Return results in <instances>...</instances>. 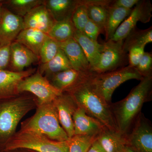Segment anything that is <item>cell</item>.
Wrapping results in <instances>:
<instances>
[{"mask_svg": "<svg viewBox=\"0 0 152 152\" xmlns=\"http://www.w3.org/2000/svg\"><path fill=\"white\" fill-rule=\"evenodd\" d=\"M152 76L144 77L124 99L110 104L111 109L118 131L123 135L128 132L141 113L144 104L151 100Z\"/></svg>", "mask_w": 152, "mask_h": 152, "instance_id": "obj_1", "label": "cell"}, {"mask_svg": "<svg viewBox=\"0 0 152 152\" xmlns=\"http://www.w3.org/2000/svg\"><path fill=\"white\" fill-rule=\"evenodd\" d=\"M93 73L67 93L77 107L84 110L88 115L100 122L107 129L118 132L110 104L105 100L91 81Z\"/></svg>", "mask_w": 152, "mask_h": 152, "instance_id": "obj_2", "label": "cell"}, {"mask_svg": "<svg viewBox=\"0 0 152 152\" xmlns=\"http://www.w3.org/2000/svg\"><path fill=\"white\" fill-rule=\"evenodd\" d=\"M38 104L36 97L28 93L0 101V152L16 133L22 118Z\"/></svg>", "mask_w": 152, "mask_h": 152, "instance_id": "obj_3", "label": "cell"}, {"mask_svg": "<svg viewBox=\"0 0 152 152\" xmlns=\"http://www.w3.org/2000/svg\"><path fill=\"white\" fill-rule=\"evenodd\" d=\"M35 113L21 123L19 130L32 131L58 141H67L66 133L60 124L53 102L38 105Z\"/></svg>", "mask_w": 152, "mask_h": 152, "instance_id": "obj_4", "label": "cell"}, {"mask_svg": "<svg viewBox=\"0 0 152 152\" xmlns=\"http://www.w3.org/2000/svg\"><path fill=\"white\" fill-rule=\"evenodd\" d=\"M18 149H26L37 152H69L68 141L54 140L32 131L17 132L3 152Z\"/></svg>", "mask_w": 152, "mask_h": 152, "instance_id": "obj_5", "label": "cell"}, {"mask_svg": "<svg viewBox=\"0 0 152 152\" xmlns=\"http://www.w3.org/2000/svg\"><path fill=\"white\" fill-rule=\"evenodd\" d=\"M143 78L135 67L128 65L104 73H94L91 79L96 89L108 103L111 104L113 94L120 85L129 80H141Z\"/></svg>", "mask_w": 152, "mask_h": 152, "instance_id": "obj_6", "label": "cell"}, {"mask_svg": "<svg viewBox=\"0 0 152 152\" xmlns=\"http://www.w3.org/2000/svg\"><path fill=\"white\" fill-rule=\"evenodd\" d=\"M124 40L106 41L97 64L91 70L96 74L104 73L124 67L128 63V54L123 49Z\"/></svg>", "mask_w": 152, "mask_h": 152, "instance_id": "obj_7", "label": "cell"}, {"mask_svg": "<svg viewBox=\"0 0 152 152\" xmlns=\"http://www.w3.org/2000/svg\"><path fill=\"white\" fill-rule=\"evenodd\" d=\"M18 91L20 94L28 93L34 95L37 99L38 105L52 102L62 94L37 70L22 80Z\"/></svg>", "mask_w": 152, "mask_h": 152, "instance_id": "obj_8", "label": "cell"}, {"mask_svg": "<svg viewBox=\"0 0 152 152\" xmlns=\"http://www.w3.org/2000/svg\"><path fill=\"white\" fill-rule=\"evenodd\" d=\"M131 132L125 134L126 145L134 152H152V128L151 122L140 113Z\"/></svg>", "mask_w": 152, "mask_h": 152, "instance_id": "obj_9", "label": "cell"}, {"mask_svg": "<svg viewBox=\"0 0 152 152\" xmlns=\"http://www.w3.org/2000/svg\"><path fill=\"white\" fill-rule=\"evenodd\" d=\"M152 6L149 0H139L129 15L120 25L110 40H124L138 22L149 23L151 18Z\"/></svg>", "mask_w": 152, "mask_h": 152, "instance_id": "obj_10", "label": "cell"}, {"mask_svg": "<svg viewBox=\"0 0 152 152\" xmlns=\"http://www.w3.org/2000/svg\"><path fill=\"white\" fill-rule=\"evenodd\" d=\"M60 124L66 133L69 139L74 136L73 116L77 107L74 99L69 93H63L53 102Z\"/></svg>", "mask_w": 152, "mask_h": 152, "instance_id": "obj_11", "label": "cell"}, {"mask_svg": "<svg viewBox=\"0 0 152 152\" xmlns=\"http://www.w3.org/2000/svg\"><path fill=\"white\" fill-rule=\"evenodd\" d=\"M36 71L35 69H30L22 72L9 69L0 70V101L13 98L20 94L18 91L19 84Z\"/></svg>", "mask_w": 152, "mask_h": 152, "instance_id": "obj_12", "label": "cell"}, {"mask_svg": "<svg viewBox=\"0 0 152 152\" xmlns=\"http://www.w3.org/2000/svg\"><path fill=\"white\" fill-rule=\"evenodd\" d=\"M24 29L23 18L12 13L3 6L0 22V45H11Z\"/></svg>", "mask_w": 152, "mask_h": 152, "instance_id": "obj_13", "label": "cell"}, {"mask_svg": "<svg viewBox=\"0 0 152 152\" xmlns=\"http://www.w3.org/2000/svg\"><path fill=\"white\" fill-rule=\"evenodd\" d=\"M74 135L97 137L106 128L97 120L90 116L81 108L77 107L73 116Z\"/></svg>", "mask_w": 152, "mask_h": 152, "instance_id": "obj_14", "label": "cell"}, {"mask_svg": "<svg viewBox=\"0 0 152 152\" xmlns=\"http://www.w3.org/2000/svg\"><path fill=\"white\" fill-rule=\"evenodd\" d=\"M92 73L71 69L55 74L48 80L60 92H68L88 77Z\"/></svg>", "mask_w": 152, "mask_h": 152, "instance_id": "obj_15", "label": "cell"}, {"mask_svg": "<svg viewBox=\"0 0 152 152\" xmlns=\"http://www.w3.org/2000/svg\"><path fill=\"white\" fill-rule=\"evenodd\" d=\"M23 18L24 29H35L48 34L56 22L44 4L33 9Z\"/></svg>", "mask_w": 152, "mask_h": 152, "instance_id": "obj_16", "label": "cell"}, {"mask_svg": "<svg viewBox=\"0 0 152 152\" xmlns=\"http://www.w3.org/2000/svg\"><path fill=\"white\" fill-rule=\"evenodd\" d=\"M39 61V57L24 46L14 42L10 45V70L22 72Z\"/></svg>", "mask_w": 152, "mask_h": 152, "instance_id": "obj_17", "label": "cell"}, {"mask_svg": "<svg viewBox=\"0 0 152 152\" xmlns=\"http://www.w3.org/2000/svg\"><path fill=\"white\" fill-rule=\"evenodd\" d=\"M70 63L72 68L76 70L91 72L88 61L81 47L74 38L59 43Z\"/></svg>", "mask_w": 152, "mask_h": 152, "instance_id": "obj_18", "label": "cell"}, {"mask_svg": "<svg viewBox=\"0 0 152 152\" xmlns=\"http://www.w3.org/2000/svg\"><path fill=\"white\" fill-rule=\"evenodd\" d=\"M83 0H45L44 4L56 22L71 19Z\"/></svg>", "mask_w": 152, "mask_h": 152, "instance_id": "obj_19", "label": "cell"}, {"mask_svg": "<svg viewBox=\"0 0 152 152\" xmlns=\"http://www.w3.org/2000/svg\"><path fill=\"white\" fill-rule=\"evenodd\" d=\"M48 37V34L39 30L26 28L21 31L14 42L24 46L39 57L41 47Z\"/></svg>", "mask_w": 152, "mask_h": 152, "instance_id": "obj_20", "label": "cell"}, {"mask_svg": "<svg viewBox=\"0 0 152 152\" xmlns=\"http://www.w3.org/2000/svg\"><path fill=\"white\" fill-rule=\"evenodd\" d=\"M74 39L81 47L89 63L91 70L96 65L99 58L102 44L91 39L81 32L76 30Z\"/></svg>", "mask_w": 152, "mask_h": 152, "instance_id": "obj_21", "label": "cell"}, {"mask_svg": "<svg viewBox=\"0 0 152 152\" xmlns=\"http://www.w3.org/2000/svg\"><path fill=\"white\" fill-rule=\"evenodd\" d=\"M111 0H86L89 19L102 28L105 27Z\"/></svg>", "mask_w": 152, "mask_h": 152, "instance_id": "obj_22", "label": "cell"}, {"mask_svg": "<svg viewBox=\"0 0 152 152\" xmlns=\"http://www.w3.org/2000/svg\"><path fill=\"white\" fill-rule=\"evenodd\" d=\"M71 69L72 68L67 57L60 48L54 58L48 62L41 64L37 71L48 79L55 74Z\"/></svg>", "mask_w": 152, "mask_h": 152, "instance_id": "obj_23", "label": "cell"}, {"mask_svg": "<svg viewBox=\"0 0 152 152\" xmlns=\"http://www.w3.org/2000/svg\"><path fill=\"white\" fill-rule=\"evenodd\" d=\"M132 10V9L109 7L104 34L106 41L111 39L120 25L129 15Z\"/></svg>", "mask_w": 152, "mask_h": 152, "instance_id": "obj_24", "label": "cell"}, {"mask_svg": "<svg viewBox=\"0 0 152 152\" xmlns=\"http://www.w3.org/2000/svg\"><path fill=\"white\" fill-rule=\"evenodd\" d=\"M152 42V26L145 30L137 28L136 27L124 40L123 49L125 53H128L129 50L134 47L145 46Z\"/></svg>", "mask_w": 152, "mask_h": 152, "instance_id": "obj_25", "label": "cell"}, {"mask_svg": "<svg viewBox=\"0 0 152 152\" xmlns=\"http://www.w3.org/2000/svg\"><path fill=\"white\" fill-rule=\"evenodd\" d=\"M125 135L119 132L105 129L97 138V140L106 152H116L119 148L126 145Z\"/></svg>", "mask_w": 152, "mask_h": 152, "instance_id": "obj_26", "label": "cell"}, {"mask_svg": "<svg viewBox=\"0 0 152 152\" xmlns=\"http://www.w3.org/2000/svg\"><path fill=\"white\" fill-rule=\"evenodd\" d=\"M76 29L71 19L56 22L48 35L59 43L73 38Z\"/></svg>", "mask_w": 152, "mask_h": 152, "instance_id": "obj_27", "label": "cell"}, {"mask_svg": "<svg viewBox=\"0 0 152 152\" xmlns=\"http://www.w3.org/2000/svg\"><path fill=\"white\" fill-rule=\"evenodd\" d=\"M45 2V0H8L4 1L3 6L12 13L23 18L33 9Z\"/></svg>", "mask_w": 152, "mask_h": 152, "instance_id": "obj_28", "label": "cell"}, {"mask_svg": "<svg viewBox=\"0 0 152 152\" xmlns=\"http://www.w3.org/2000/svg\"><path fill=\"white\" fill-rule=\"evenodd\" d=\"M97 137L86 135H74L69 139V152H88Z\"/></svg>", "mask_w": 152, "mask_h": 152, "instance_id": "obj_29", "label": "cell"}, {"mask_svg": "<svg viewBox=\"0 0 152 152\" xmlns=\"http://www.w3.org/2000/svg\"><path fill=\"white\" fill-rule=\"evenodd\" d=\"M60 48L59 43L48 37L41 47L39 53V60L41 64H45L54 58Z\"/></svg>", "mask_w": 152, "mask_h": 152, "instance_id": "obj_30", "label": "cell"}, {"mask_svg": "<svg viewBox=\"0 0 152 152\" xmlns=\"http://www.w3.org/2000/svg\"><path fill=\"white\" fill-rule=\"evenodd\" d=\"M76 30L83 32L85 26L89 20L86 0L77 7L71 18Z\"/></svg>", "mask_w": 152, "mask_h": 152, "instance_id": "obj_31", "label": "cell"}, {"mask_svg": "<svg viewBox=\"0 0 152 152\" xmlns=\"http://www.w3.org/2000/svg\"><path fill=\"white\" fill-rule=\"evenodd\" d=\"M139 74L143 77L152 76V55L148 52H145L143 56L136 67Z\"/></svg>", "mask_w": 152, "mask_h": 152, "instance_id": "obj_32", "label": "cell"}, {"mask_svg": "<svg viewBox=\"0 0 152 152\" xmlns=\"http://www.w3.org/2000/svg\"><path fill=\"white\" fill-rule=\"evenodd\" d=\"M145 46H137L132 48L128 52V63L129 65L133 67H135L145 53Z\"/></svg>", "mask_w": 152, "mask_h": 152, "instance_id": "obj_33", "label": "cell"}, {"mask_svg": "<svg viewBox=\"0 0 152 152\" xmlns=\"http://www.w3.org/2000/svg\"><path fill=\"white\" fill-rule=\"evenodd\" d=\"M83 33L88 38L95 41H97L100 34H104L102 28L89 19L85 26Z\"/></svg>", "mask_w": 152, "mask_h": 152, "instance_id": "obj_34", "label": "cell"}, {"mask_svg": "<svg viewBox=\"0 0 152 152\" xmlns=\"http://www.w3.org/2000/svg\"><path fill=\"white\" fill-rule=\"evenodd\" d=\"M10 45H0V70L8 69L10 66Z\"/></svg>", "mask_w": 152, "mask_h": 152, "instance_id": "obj_35", "label": "cell"}, {"mask_svg": "<svg viewBox=\"0 0 152 152\" xmlns=\"http://www.w3.org/2000/svg\"><path fill=\"white\" fill-rule=\"evenodd\" d=\"M139 1V0H114L111 1L110 7L131 9Z\"/></svg>", "mask_w": 152, "mask_h": 152, "instance_id": "obj_36", "label": "cell"}, {"mask_svg": "<svg viewBox=\"0 0 152 152\" xmlns=\"http://www.w3.org/2000/svg\"><path fill=\"white\" fill-rule=\"evenodd\" d=\"M88 152H106L103 148L96 140L92 144Z\"/></svg>", "mask_w": 152, "mask_h": 152, "instance_id": "obj_37", "label": "cell"}, {"mask_svg": "<svg viewBox=\"0 0 152 152\" xmlns=\"http://www.w3.org/2000/svg\"><path fill=\"white\" fill-rule=\"evenodd\" d=\"M116 152H134L127 145H123L120 146Z\"/></svg>", "mask_w": 152, "mask_h": 152, "instance_id": "obj_38", "label": "cell"}, {"mask_svg": "<svg viewBox=\"0 0 152 152\" xmlns=\"http://www.w3.org/2000/svg\"><path fill=\"white\" fill-rule=\"evenodd\" d=\"M3 152H37L34 151H32L28 149H18L13 150V151H4Z\"/></svg>", "mask_w": 152, "mask_h": 152, "instance_id": "obj_39", "label": "cell"}, {"mask_svg": "<svg viewBox=\"0 0 152 152\" xmlns=\"http://www.w3.org/2000/svg\"><path fill=\"white\" fill-rule=\"evenodd\" d=\"M3 4L0 5V22L1 18L2 12Z\"/></svg>", "mask_w": 152, "mask_h": 152, "instance_id": "obj_40", "label": "cell"}, {"mask_svg": "<svg viewBox=\"0 0 152 152\" xmlns=\"http://www.w3.org/2000/svg\"><path fill=\"white\" fill-rule=\"evenodd\" d=\"M4 1H2V0H0V5L3 4V3H4Z\"/></svg>", "mask_w": 152, "mask_h": 152, "instance_id": "obj_41", "label": "cell"}]
</instances>
